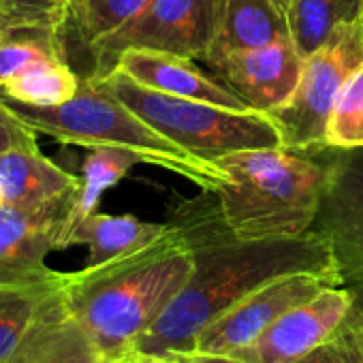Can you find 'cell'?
Listing matches in <instances>:
<instances>
[{
	"label": "cell",
	"mask_w": 363,
	"mask_h": 363,
	"mask_svg": "<svg viewBox=\"0 0 363 363\" xmlns=\"http://www.w3.org/2000/svg\"><path fill=\"white\" fill-rule=\"evenodd\" d=\"M216 164L231 177L216 195L238 240H286L312 229L327 184V167L316 152L257 147L220 156Z\"/></svg>",
	"instance_id": "3"
},
{
	"label": "cell",
	"mask_w": 363,
	"mask_h": 363,
	"mask_svg": "<svg viewBox=\"0 0 363 363\" xmlns=\"http://www.w3.org/2000/svg\"><path fill=\"white\" fill-rule=\"evenodd\" d=\"M167 223L186 238L193 274L167 312L139 337L133 348L137 352H193L210 323L280 276L314 272L342 280L329 244L314 229L286 240H238L220 214L218 195L210 191L179 201Z\"/></svg>",
	"instance_id": "1"
},
{
	"label": "cell",
	"mask_w": 363,
	"mask_h": 363,
	"mask_svg": "<svg viewBox=\"0 0 363 363\" xmlns=\"http://www.w3.org/2000/svg\"><path fill=\"white\" fill-rule=\"evenodd\" d=\"M327 184L312 229L329 244L344 284L363 289V147H320Z\"/></svg>",
	"instance_id": "8"
},
{
	"label": "cell",
	"mask_w": 363,
	"mask_h": 363,
	"mask_svg": "<svg viewBox=\"0 0 363 363\" xmlns=\"http://www.w3.org/2000/svg\"><path fill=\"white\" fill-rule=\"evenodd\" d=\"M79 189V177L58 167L39 147L0 154V208H33Z\"/></svg>",
	"instance_id": "15"
},
{
	"label": "cell",
	"mask_w": 363,
	"mask_h": 363,
	"mask_svg": "<svg viewBox=\"0 0 363 363\" xmlns=\"http://www.w3.org/2000/svg\"><path fill=\"white\" fill-rule=\"evenodd\" d=\"M77 191L33 208H0V282H33L54 274L45 259L54 250L69 248Z\"/></svg>",
	"instance_id": "10"
},
{
	"label": "cell",
	"mask_w": 363,
	"mask_h": 363,
	"mask_svg": "<svg viewBox=\"0 0 363 363\" xmlns=\"http://www.w3.org/2000/svg\"><path fill=\"white\" fill-rule=\"evenodd\" d=\"M363 65V20L337 26L327 41L303 58L301 79L291 101L272 111L284 147L320 150L337 92Z\"/></svg>",
	"instance_id": "6"
},
{
	"label": "cell",
	"mask_w": 363,
	"mask_h": 363,
	"mask_svg": "<svg viewBox=\"0 0 363 363\" xmlns=\"http://www.w3.org/2000/svg\"><path fill=\"white\" fill-rule=\"evenodd\" d=\"M167 229V223H145L130 214L113 216L92 212L73 227L69 235V246H86V267H94L152 244L154 240L164 235Z\"/></svg>",
	"instance_id": "17"
},
{
	"label": "cell",
	"mask_w": 363,
	"mask_h": 363,
	"mask_svg": "<svg viewBox=\"0 0 363 363\" xmlns=\"http://www.w3.org/2000/svg\"><path fill=\"white\" fill-rule=\"evenodd\" d=\"M147 3L150 0H71L67 30L71 28L79 45L88 52L126 26Z\"/></svg>",
	"instance_id": "22"
},
{
	"label": "cell",
	"mask_w": 363,
	"mask_h": 363,
	"mask_svg": "<svg viewBox=\"0 0 363 363\" xmlns=\"http://www.w3.org/2000/svg\"><path fill=\"white\" fill-rule=\"evenodd\" d=\"M0 18L11 28H35L65 37L71 0H0Z\"/></svg>",
	"instance_id": "24"
},
{
	"label": "cell",
	"mask_w": 363,
	"mask_h": 363,
	"mask_svg": "<svg viewBox=\"0 0 363 363\" xmlns=\"http://www.w3.org/2000/svg\"><path fill=\"white\" fill-rule=\"evenodd\" d=\"M5 103L30 128L54 141L84 147H128L141 154L145 164L186 177L195 186L210 193H218L223 186L231 184L229 173L216 162L203 160L175 145L90 77H82L77 94L56 107H30L11 99H5Z\"/></svg>",
	"instance_id": "4"
},
{
	"label": "cell",
	"mask_w": 363,
	"mask_h": 363,
	"mask_svg": "<svg viewBox=\"0 0 363 363\" xmlns=\"http://www.w3.org/2000/svg\"><path fill=\"white\" fill-rule=\"evenodd\" d=\"M133 82L182 99H197L229 109H250L233 90L220 79L203 73L193 58L156 52V50H126L116 62V69Z\"/></svg>",
	"instance_id": "14"
},
{
	"label": "cell",
	"mask_w": 363,
	"mask_h": 363,
	"mask_svg": "<svg viewBox=\"0 0 363 363\" xmlns=\"http://www.w3.org/2000/svg\"><path fill=\"white\" fill-rule=\"evenodd\" d=\"M218 79L250 109L272 113L284 107L303 71V56L293 39H280L261 48L231 52L210 65Z\"/></svg>",
	"instance_id": "12"
},
{
	"label": "cell",
	"mask_w": 363,
	"mask_h": 363,
	"mask_svg": "<svg viewBox=\"0 0 363 363\" xmlns=\"http://www.w3.org/2000/svg\"><path fill=\"white\" fill-rule=\"evenodd\" d=\"M220 0H150L118 33L88 50L92 71L99 79L116 69L126 50H156L203 60L218 28Z\"/></svg>",
	"instance_id": "7"
},
{
	"label": "cell",
	"mask_w": 363,
	"mask_h": 363,
	"mask_svg": "<svg viewBox=\"0 0 363 363\" xmlns=\"http://www.w3.org/2000/svg\"><path fill=\"white\" fill-rule=\"evenodd\" d=\"M325 147H363V65L335 96L325 128Z\"/></svg>",
	"instance_id": "23"
},
{
	"label": "cell",
	"mask_w": 363,
	"mask_h": 363,
	"mask_svg": "<svg viewBox=\"0 0 363 363\" xmlns=\"http://www.w3.org/2000/svg\"><path fill=\"white\" fill-rule=\"evenodd\" d=\"M107 263L67 274V301L99 350L118 361L167 312L193 274V250L177 227Z\"/></svg>",
	"instance_id": "2"
},
{
	"label": "cell",
	"mask_w": 363,
	"mask_h": 363,
	"mask_svg": "<svg viewBox=\"0 0 363 363\" xmlns=\"http://www.w3.org/2000/svg\"><path fill=\"white\" fill-rule=\"evenodd\" d=\"M135 164H145L143 156L137 154L135 150L118 147V145L88 147V154L82 162L79 191H77L71 220H69V235L79 220L96 212L105 191L113 189L120 179H124L126 173ZM67 246H69V240H67Z\"/></svg>",
	"instance_id": "18"
},
{
	"label": "cell",
	"mask_w": 363,
	"mask_h": 363,
	"mask_svg": "<svg viewBox=\"0 0 363 363\" xmlns=\"http://www.w3.org/2000/svg\"><path fill=\"white\" fill-rule=\"evenodd\" d=\"M291 39L306 58L342 24L363 20V0H293L286 11Z\"/></svg>",
	"instance_id": "20"
},
{
	"label": "cell",
	"mask_w": 363,
	"mask_h": 363,
	"mask_svg": "<svg viewBox=\"0 0 363 363\" xmlns=\"http://www.w3.org/2000/svg\"><path fill=\"white\" fill-rule=\"evenodd\" d=\"M65 284L67 276L45 299L5 363H113L73 316Z\"/></svg>",
	"instance_id": "13"
},
{
	"label": "cell",
	"mask_w": 363,
	"mask_h": 363,
	"mask_svg": "<svg viewBox=\"0 0 363 363\" xmlns=\"http://www.w3.org/2000/svg\"><path fill=\"white\" fill-rule=\"evenodd\" d=\"M82 77L67 58H50L26 67L3 84V96L30 107H56L71 101Z\"/></svg>",
	"instance_id": "19"
},
{
	"label": "cell",
	"mask_w": 363,
	"mask_h": 363,
	"mask_svg": "<svg viewBox=\"0 0 363 363\" xmlns=\"http://www.w3.org/2000/svg\"><path fill=\"white\" fill-rule=\"evenodd\" d=\"M118 363H195L193 352L184 350H167V352H128Z\"/></svg>",
	"instance_id": "27"
},
{
	"label": "cell",
	"mask_w": 363,
	"mask_h": 363,
	"mask_svg": "<svg viewBox=\"0 0 363 363\" xmlns=\"http://www.w3.org/2000/svg\"><path fill=\"white\" fill-rule=\"evenodd\" d=\"M37 135L39 133L30 128L24 120H20L9 109L5 99L0 96V154L22 147H39Z\"/></svg>",
	"instance_id": "26"
},
{
	"label": "cell",
	"mask_w": 363,
	"mask_h": 363,
	"mask_svg": "<svg viewBox=\"0 0 363 363\" xmlns=\"http://www.w3.org/2000/svg\"><path fill=\"white\" fill-rule=\"evenodd\" d=\"M274 3H276V5H278V7H280V9H282L284 13H286V11H289V7H291V3H293V0H274Z\"/></svg>",
	"instance_id": "30"
},
{
	"label": "cell",
	"mask_w": 363,
	"mask_h": 363,
	"mask_svg": "<svg viewBox=\"0 0 363 363\" xmlns=\"http://www.w3.org/2000/svg\"><path fill=\"white\" fill-rule=\"evenodd\" d=\"M0 94H3V77H0Z\"/></svg>",
	"instance_id": "31"
},
{
	"label": "cell",
	"mask_w": 363,
	"mask_h": 363,
	"mask_svg": "<svg viewBox=\"0 0 363 363\" xmlns=\"http://www.w3.org/2000/svg\"><path fill=\"white\" fill-rule=\"evenodd\" d=\"M354 301V293L344 284L327 286L312 299L291 308L250 346L231 357L246 363H295L340 327Z\"/></svg>",
	"instance_id": "11"
},
{
	"label": "cell",
	"mask_w": 363,
	"mask_h": 363,
	"mask_svg": "<svg viewBox=\"0 0 363 363\" xmlns=\"http://www.w3.org/2000/svg\"><path fill=\"white\" fill-rule=\"evenodd\" d=\"M295 363H363V308L354 301L340 327Z\"/></svg>",
	"instance_id": "25"
},
{
	"label": "cell",
	"mask_w": 363,
	"mask_h": 363,
	"mask_svg": "<svg viewBox=\"0 0 363 363\" xmlns=\"http://www.w3.org/2000/svg\"><path fill=\"white\" fill-rule=\"evenodd\" d=\"M94 82L154 130L203 160L216 162L220 156L233 152L284 145L269 113L162 94L133 82L120 71H111Z\"/></svg>",
	"instance_id": "5"
},
{
	"label": "cell",
	"mask_w": 363,
	"mask_h": 363,
	"mask_svg": "<svg viewBox=\"0 0 363 363\" xmlns=\"http://www.w3.org/2000/svg\"><path fill=\"white\" fill-rule=\"evenodd\" d=\"M193 354H195V363H246L229 354H208V352H195V350Z\"/></svg>",
	"instance_id": "28"
},
{
	"label": "cell",
	"mask_w": 363,
	"mask_h": 363,
	"mask_svg": "<svg viewBox=\"0 0 363 363\" xmlns=\"http://www.w3.org/2000/svg\"><path fill=\"white\" fill-rule=\"evenodd\" d=\"M9 30H13V28H11L3 18H0V41H3V39L7 37V33H9Z\"/></svg>",
	"instance_id": "29"
},
{
	"label": "cell",
	"mask_w": 363,
	"mask_h": 363,
	"mask_svg": "<svg viewBox=\"0 0 363 363\" xmlns=\"http://www.w3.org/2000/svg\"><path fill=\"white\" fill-rule=\"evenodd\" d=\"M280 39H291L286 13L274 0H220L218 28L203 62L225 58L231 52L261 48Z\"/></svg>",
	"instance_id": "16"
},
{
	"label": "cell",
	"mask_w": 363,
	"mask_h": 363,
	"mask_svg": "<svg viewBox=\"0 0 363 363\" xmlns=\"http://www.w3.org/2000/svg\"><path fill=\"white\" fill-rule=\"evenodd\" d=\"M118 361H120V359H118ZM118 361H113V363H118Z\"/></svg>",
	"instance_id": "32"
},
{
	"label": "cell",
	"mask_w": 363,
	"mask_h": 363,
	"mask_svg": "<svg viewBox=\"0 0 363 363\" xmlns=\"http://www.w3.org/2000/svg\"><path fill=\"white\" fill-rule=\"evenodd\" d=\"M335 276L297 272L280 276L261 289L246 295L214 323H210L195 342V352L235 354L250 346L272 323H276L291 308L312 299L327 286H342Z\"/></svg>",
	"instance_id": "9"
},
{
	"label": "cell",
	"mask_w": 363,
	"mask_h": 363,
	"mask_svg": "<svg viewBox=\"0 0 363 363\" xmlns=\"http://www.w3.org/2000/svg\"><path fill=\"white\" fill-rule=\"evenodd\" d=\"M62 272L33 282H0V363L18 346L45 299L65 282Z\"/></svg>",
	"instance_id": "21"
}]
</instances>
